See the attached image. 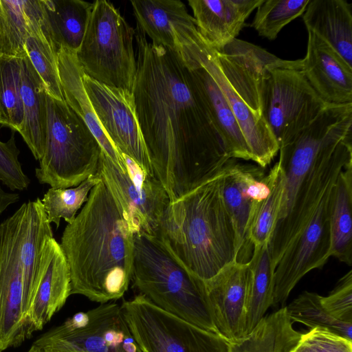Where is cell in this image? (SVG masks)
I'll return each mask as SVG.
<instances>
[{"label":"cell","instance_id":"6da1fadb","mask_svg":"<svg viewBox=\"0 0 352 352\" xmlns=\"http://www.w3.org/2000/svg\"><path fill=\"white\" fill-rule=\"evenodd\" d=\"M135 31L137 116L153 173L173 203L231 157L190 69L177 53L148 41L138 26Z\"/></svg>","mask_w":352,"mask_h":352},{"label":"cell","instance_id":"7a4b0ae2","mask_svg":"<svg viewBox=\"0 0 352 352\" xmlns=\"http://www.w3.org/2000/svg\"><path fill=\"white\" fill-rule=\"evenodd\" d=\"M71 295L106 303L121 298L132 279L134 234L101 180L61 236Z\"/></svg>","mask_w":352,"mask_h":352},{"label":"cell","instance_id":"3957f363","mask_svg":"<svg viewBox=\"0 0 352 352\" xmlns=\"http://www.w3.org/2000/svg\"><path fill=\"white\" fill-rule=\"evenodd\" d=\"M223 168L192 192L170 203L157 234L172 256L203 281L236 261V236L223 197Z\"/></svg>","mask_w":352,"mask_h":352},{"label":"cell","instance_id":"277c9868","mask_svg":"<svg viewBox=\"0 0 352 352\" xmlns=\"http://www.w3.org/2000/svg\"><path fill=\"white\" fill-rule=\"evenodd\" d=\"M131 280L157 307L217 333L204 282L185 269L157 236L134 234Z\"/></svg>","mask_w":352,"mask_h":352},{"label":"cell","instance_id":"5b68a950","mask_svg":"<svg viewBox=\"0 0 352 352\" xmlns=\"http://www.w3.org/2000/svg\"><path fill=\"white\" fill-rule=\"evenodd\" d=\"M44 152L35 169L40 184L68 188L97 173L102 148L83 120L65 102L46 95Z\"/></svg>","mask_w":352,"mask_h":352},{"label":"cell","instance_id":"8992f818","mask_svg":"<svg viewBox=\"0 0 352 352\" xmlns=\"http://www.w3.org/2000/svg\"><path fill=\"white\" fill-rule=\"evenodd\" d=\"M135 37V30L111 2H93L76 53L84 74L105 85L132 92L137 72Z\"/></svg>","mask_w":352,"mask_h":352},{"label":"cell","instance_id":"52a82bcc","mask_svg":"<svg viewBox=\"0 0 352 352\" xmlns=\"http://www.w3.org/2000/svg\"><path fill=\"white\" fill-rule=\"evenodd\" d=\"M142 352H228L230 342L157 307L140 294L120 304Z\"/></svg>","mask_w":352,"mask_h":352},{"label":"cell","instance_id":"ba28073f","mask_svg":"<svg viewBox=\"0 0 352 352\" xmlns=\"http://www.w3.org/2000/svg\"><path fill=\"white\" fill-rule=\"evenodd\" d=\"M33 344L56 352H142L124 318L121 305L111 301L74 314Z\"/></svg>","mask_w":352,"mask_h":352},{"label":"cell","instance_id":"9c48e42d","mask_svg":"<svg viewBox=\"0 0 352 352\" xmlns=\"http://www.w3.org/2000/svg\"><path fill=\"white\" fill-rule=\"evenodd\" d=\"M123 156L126 166L125 172L102 151L96 174L108 188L133 234L157 236L170 203L168 195L154 175Z\"/></svg>","mask_w":352,"mask_h":352},{"label":"cell","instance_id":"30bf717a","mask_svg":"<svg viewBox=\"0 0 352 352\" xmlns=\"http://www.w3.org/2000/svg\"><path fill=\"white\" fill-rule=\"evenodd\" d=\"M351 127L352 103L329 104L309 126L279 148L278 162L283 172L284 186L276 223L290 212L298 188L319 153L351 134Z\"/></svg>","mask_w":352,"mask_h":352},{"label":"cell","instance_id":"8fae6325","mask_svg":"<svg viewBox=\"0 0 352 352\" xmlns=\"http://www.w3.org/2000/svg\"><path fill=\"white\" fill-rule=\"evenodd\" d=\"M261 113L279 148L309 126L328 106L301 71L278 68L263 83Z\"/></svg>","mask_w":352,"mask_h":352},{"label":"cell","instance_id":"7c38bea8","mask_svg":"<svg viewBox=\"0 0 352 352\" xmlns=\"http://www.w3.org/2000/svg\"><path fill=\"white\" fill-rule=\"evenodd\" d=\"M352 137L325 147L302 180L289 214L276 223L268 243L274 268L290 243L303 231L326 191L352 162Z\"/></svg>","mask_w":352,"mask_h":352},{"label":"cell","instance_id":"4fadbf2b","mask_svg":"<svg viewBox=\"0 0 352 352\" xmlns=\"http://www.w3.org/2000/svg\"><path fill=\"white\" fill-rule=\"evenodd\" d=\"M82 82L98 119L116 150L154 175L132 92L105 85L85 74Z\"/></svg>","mask_w":352,"mask_h":352},{"label":"cell","instance_id":"5bb4252c","mask_svg":"<svg viewBox=\"0 0 352 352\" xmlns=\"http://www.w3.org/2000/svg\"><path fill=\"white\" fill-rule=\"evenodd\" d=\"M21 210L0 223V352L27 338L20 258Z\"/></svg>","mask_w":352,"mask_h":352},{"label":"cell","instance_id":"9a60e30c","mask_svg":"<svg viewBox=\"0 0 352 352\" xmlns=\"http://www.w3.org/2000/svg\"><path fill=\"white\" fill-rule=\"evenodd\" d=\"M181 58L190 56L211 75L227 100L248 145L251 160L265 168L274 160L279 146L265 120L256 116L232 87L222 72L216 50L199 32L192 43L184 48Z\"/></svg>","mask_w":352,"mask_h":352},{"label":"cell","instance_id":"2e32d148","mask_svg":"<svg viewBox=\"0 0 352 352\" xmlns=\"http://www.w3.org/2000/svg\"><path fill=\"white\" fill-rule=\"evenodd\" d=\"M216 54L219 65L232 87L250 109L262 118V85L271 72L278 68L302 70V59L283 60L237 38L221 50H216Z\"/></svg>","mask_w":352,"mask_h":352},{"label":"cell","instance_id":"e0dca14e","mask_svg":"<svg viewBox=\"0 0 352 352\" xmlns=\"http://www.w3.org/2000/svg\"><path fill=\"white\" fill-rule=\"evenodd\" d=\"M217 333L229 342L244 337L248 265L236 261L204 281Z\"/></svg>","mask_w":352,"mask_h":352},{"label":"cell","instance_id":"ac0fdd59","mask_svg":"<svg viewBox=\"0 0 352 352\" xmlns=\"http://www.w3.org/2000/svg\"><path fill=\"white\" fill-rule=\"evenodd\" d=\"M137 26L151 43L179 56L198 31L186 5L178 0L131 1Z\"/></svg>","mask_w":352,"mask_h":352},{"label":"cell","instance_id":"d6986e66","mask_svg":"<svg viewBox=\"0 0 352 352\" xmlns=\"http://www.w3.org/2000/svg\"><path fill=\"white\" fill-rule=\"evenodd\" d=\"M307 32L306 54L302 59L304 76L326 103H352V66L319 36Z\"/></svg>","mask_w":352,"mask_h":352},{"label":"cell","instance_id":"ffe728a7","mask_svg":"<svg viewBox=\"0 0 352 352\" xmlns=\"http://www.w3.org/2000/svg\"><path fill=\"white\" fill-rule=\"evenodd\" d=\"M42 266L41 279L26 316L27 338L41 330L71 295L69 265L60 243L54 237L45 242Z\"/></svg>","mask_w":352,"mask_h":352},{"label":"cell","instance_id":"44dd1931","mask_svg":"<svg viewBox=\"0 0 352 352\" xmlns=\"http://www.w3.org/2000/svg\"><path fill=\"white\" fill-rule=\"evenodd\" d=\"M21 210L20 258L23 271V309L25 318L43 273L42 258L46 241L53 237L41 199L23 203Z\"/></svg>","mask_w":352,"mask_h":352},{"label":"cell","instance_id":"7402d4cb","mask_svg":"<svg viewBox=\"0 0 352 352\" xmlns=\"http://www.w3.org/2000/svg\"><path fill=\"white\" fill-rule=\"evenodd\" d=\"M263 0H189L197 31L217 51L236 38Z\"/></svg>","mask_w":352,"mask_h":352},{"label":"cell","instance_id":"603a6c76","mask_svg":"<svg viewBox=\"0 0 352 352\" xmlns=\"http://www.w3.org/2000/svg\"><path fill=\"white\" fill-rule=\"evenodd\" d=\"M265 168L230 158L223 167V197L233 221L236 236V262L247 263L253 253L248 237V225L253 200L248 193L250 182Z\"/></svg>","mask_w":352,"mask_h":352},{"label":"cell","instance_id":"cb8c5ba5","mask_svg":"<svg viewBox=\"0 0 352 352\" xmlns=\"http://www.w3.org/2000/svg\"><path fill=\"white\" fill-rule=\"evenodd\" d=\"M58 71L65 102L83 120L99 142L103 153L122 172L126 170V161L115 148L102 129L85 91L83 71L76 52L60 47L58 50Z\"/></svg>","mask_w":352,"mask_h":352},{"label":"cell","instance_id":"d4e9b609","mask_svg":"<svg viewBox=\"0 0 352 352\" xmlns=\"http://www.w3.org/2000/svg\"><path fill=\"white\" fill-rule=\"evenodd\" d=\"M191 71L211 120L231 158L251 160V155L234 115L217 82L207 70L190 56L182 58Z\"/></svg>","mask_w":352,"mask_h":352},{"label":"cell","instance_id":"484cf974","mask_svg":"<svg viewBox=\"0 0 352 352\" xmlns=\"http://www.w3.org/2000/svg\"><path fill=\"white\" fill-rule=\"evenodd\" d=\"M352 5L344 0H309L302 20L352 66Z\"/></svg>","mask_w":352,"mask_h":352},{"label":"cell","instance_id":"4316f807","mask_svg":"<svg viewBox=\"0 0 352 352\" xmlns=\"http://www.w3.org/2000/svg\"><path fill=\"white\" fill-rule=\"evenodd\" d=\"M26 54L43 80L47 94L65 100L58 71V48L51 34L42 0H31Z\"/></svg>","mask_w":352,"mask_h":352},{"label":"cell","instance_id":"83f0119b","mask_svg":"<svg viewBox=\"0 0 352 352\" xmlns=\"http://www.w3.org/2000/svg\"><path fill=\"white\" fill-rule=\"evenodd\" d=\"M21 65L23 118L19 133L34 158L40 160L46 135V89L28 56L21 58Z\"/></svg>","mask_w":352,"mask_h":352},{"label":"cell","instance_id":"f1b7e54d","mask_svg":"<svg viewBox=\"0 0 352 352\" xmlns=\"http://www.w3.org/2000/svg\"><path fill=\"white\" fill-rule=\"evenodd\" d=\"M331 256L352 264V162L338 175L333 187L330 211Z\"/></svg>","mask_w":352,"mask_h":352},{"label":"cell","instance_id":"f546056e","mask_svg":"<svg viewBox=\"0 0 352 352\" xmlns=\"http://www.w3.org/2000/svg\"><path fill=\"white\" fill-rule=\"evenodd\" d=\"M300 335L283 307L265 315L243 338L230 342L228 352H289Z\"/></svg>","mask_w":352,"mask_h":352},{"label":"cell","instance_id":"4dcf8cb0","mask_svg":"<svg viewBox=\"0 0 352 352\" xmlns=\"http://www.w3.org/2000/svg\"><path fill=\"white\" fill-rule=\"evenodd\" d=\"M53 40L58 50L76 52L82 41L93 3L81 0H42Z\"/></svg>","mask_w":352,"mask_h":352},{"label":"cell","instance_id":"1f68e13d","mask_svg":"<svg viewBox=\"0 0 352 352\" xmlns=\"http://www.w3.org/2000/svg\"><path fill=\"white\" fill-rule=\"evenodd\" d=\"M248 265V284L244 336L256 326L272 305L275 269L272 264L268 243L254 247L252 256Z\"/></svg>","mask_w":352,"mask_h":352},{"label":"cell","instance_id":"d6a6232c","mask_svg":"<svg viewBox=\"0 0 352 352\" xmlns=\"http://www.w3.org/2000/svg\"><path fill=\"white\" fill-rule=\"evenodd\" d=\"M267 176L270 192L264 199L253 201L248 225V237L253 248L269 243L282 199L284 175L278 162Z\"/></svg>","mask_w":352,"mask_h":352},{"label":"cell","instance_id":"836d02e7","mask_svg":"<svg viewBox=\"0 0 352 352\" xmlns=\"http://www.w3.org/2000/svg\"><path fill=\"white\" fill-rule=\"evenodd\" d=\"M31 0H0V57L27 56Z\"/></svg>","mask_w":352,"mask_h":352},{"label":"cell","instance_id":"e575fe53","mask_svg":"<svg viewBox=\"0 0 352 352\" xmlns=\"http://www.w3.org/2000/svg\"><path fill=\"white\" fill-rule=\"evenodd\" d=\"M21 59L0 57V124L17 132L23 118Z\"/></svg>","mask_w":352,"mask_h":352},{"label":"cell","instance_id":"d590c367","mask_svg":"<svg viewBox=\"0 0 352 352\" xmlns=\"http://www.w3.org/2000/svg\"><path fill=\"white\" fill-rule=\"evenodd\" d=\"M320 295L305 291L285 306L287 316L294 322L311 329L319 327L352 340V323L332 316L323 307Z\"/></svg>","mask_w":352,"mask_h":352},{"label":"cell","instance_id":"8d00e7d4","mask_svg":"<svg viewBox=\"0 0 352 352\" xmlns=\"http://www.w3.org/2000/svg\"><path fill=\"white\" fill-rule=\"evenodd\" d=\"M101 179L96 174L74 188H50L41 199L49 222L58 228L61 219L71 223L78 210L87 201L91 189Z\"/></svg>","mask_w":352,"mask_h":352},{"label":"cell","instance_id":"74e56055","mask_svg":"<svg viewBox=\"0 0 352 352\" xmlns=\"http://www.w3.org/2000/svg\"><path fill=\"white\" fill-rule=\"evenodd\" d=\"M309 0H263L251 23L258 34L275 40L281 30L303 14Z\"/></svg>","mask_w":352,"mask_h":352},{"label":"cell","instance_id":"f35d334b","mask_svg":"<svg viewBox=\"0 0 352 352\" xmlns=\"http://www.w3.org/2000/svg\"><path fill=\"white\" fill-rule=\"evenodd\" d=\"M289 352H352V340L327 329L316 327L301 333Z\"/></svg>","mask_w":352,"mask_h":352},{"label":"cell","instance_id":"ab89813d","mask_svg":"<svg viewBox=\"0 0 352 352\" xmlns=\"http://www.w3.org/2000/svg\"><path fill=\"white\" fill-rule=\"evenodd\" d=\"M19 153L14 133L7 142L0 141V181L12 190H24L30 183L19 160Z\"/></svg>","mask_w":352,"mask_h":352},{"label":"cell","instance_id":"60d3db41","mask_svg":"<svg viewBox=\"0 0 352 352\" xmlns=\"http://www.w3.org/2000/svg\"><path fill=\"white\" fill-rule=\"evenodd\" d=\"M325 309L338 320L352 323V270L337 282L326 296H321Z\"/></svg>","mask_w":352,"mask_h":352},{"label":"cell","instance_id":"b9f144b4","mask_svg":"<svg viewBox=\"0 0 352 352\" xmlns=\"http://www.w3.org/2000/svg\"><path fill=\"white\" fill-rule=\"evenodd\" d=\"M19 199V195L16 192L5 191L0 185V214L10 206Z\"/></svg>","mask_w":352,"mask_h":352},{"label":"cell","instance_id":"7bdbcfd3","mask_svg":"<svg viewBox=\"0 0 352 352\" xmlns=\"http://www.w3.org/2000/svg\"><path fill=\"white\" fill-rule=\"evenodd\" d=\"M28 352H45V351L33 344Z\"/></svg>","mask_w":352,"mask_h":352},{"label":"cell","instance_id":"ee69618b","mask_svg":"<svg viewBox=\"0 0 352 352\" xmlns=\"http://www.w3.org/2000/svg\"><path fill=\"white\" fill-rule=\"evenodd\" d=\"M45 352H56V351H45Z\"/></svg>","mask_w":352,"mask_h":352}]
</instances>
